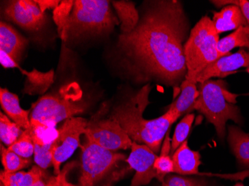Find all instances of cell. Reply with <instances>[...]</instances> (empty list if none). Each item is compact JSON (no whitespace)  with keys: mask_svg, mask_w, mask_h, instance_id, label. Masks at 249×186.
<instances>
[{"mask_svg":"<svg viewBox=\"0 0 249 186\" xmlns=\"http://www.w3.org/2000/svg\"><path fill=\"white\" fill-rule=\"evenodd\" d=\"M0 64L5 68H17L18 63L12 59L5 51L0 50Z\"/></svg>","mask_w":249,"mask_h":186,"instance_id":"cell-34","label":"cell"},{"mask_svg":"<svg viewBox=\"0 0 249 186\" xmlns=\"http://www.w3.org/2000/svg\"><path fill=\"white\" fill-rule=\"evenodd\" d=\"M101 112L88 121L85 135L89 140L109 151L131 148L133 141L117 121L109 117L103 118Z\"/></svg>","mask_w":249,"mask_h":186,"instance_id":"cell-8","label":"cell"},{"mask_svg":"<svg viewBox=\"0 0 249 186\" xmlns=\"http://www.w3.org/2000/svg\"><path fill=\"white\" fill-rule=\"evenodd\" d=\"M1 107L8 118L19 126L22 130L31 127L29 110H23L19 105V98L5 88L0 89Z\"/></svg>","mask_w":249,"mask_h":186,"instance_id":"cell-15","label":"cell"},{"mask_svg":"<svg viewBox=\"0 0 249 186\" xmlns=\"http://www.w3.org/2000/svg\"><path fill=\"white\" fill-rule=\"evenodd\" d=\"M0 186H4L3 185H2V183H1V185H0Z\"/></svg>","mask_w":249,"mask_h":186,"instance_id":"cell-40","label":"cell"},{"mask_svg":"<svg viewBox=\"0 0 249 186\" xmlns=\"http://www.w3.org/2000/svg\"><path fill=\"white\" fill-rule=\"evenodd\" d=\"M43 169L38 166H34L29 171H18L15 173L18 186H33L36 182L44 175Z\"/></svg>","mask_w":249,"mask_h":186,"instance_id":"cell-31","label":"cell"},{"mask_svg":"<svg viewBox=\"0 0 249 186\" xmlns=\"http://www.w3.org/2000/svg\"><path fill=\"white\" fill-rule=\"evenodd\" d=\"M246 72L249 74V67H248L247 69H246Z\"/></svg>","mask_w":249,"mask_h":186,"instance_id":"cell-39","label":"cell"},{"mask_svg":"<svg viewBox=\"0 0 249 186\" xmlns=\"http://www.w3.org/2000/svg\"><path fill=\"white\" fill-rule=\"evenodd\" d=\"M1 160L3 165L4 170L8 173H17L22 169L30 166L31 159L21 157L14 151L5 148L1 145Z\"/></svg>","mask_w":249,"mask_h":186,"instance_id":"cell-25","label":"cell"},{"mask_svg":"<svg viewBox=\"0 0 249 186\" xmlns=\"http://www.w3.org/2000/svg\"><path fill=\"white\" fill-rule=\"evenodd\" d=\"M69 169H64L62 172L55 177H50L47 182V186H76L67 180V172Z\"/></svg>","mask_w":249,"mask_h":186,"instance_id":"cell-32","label":"cell"},{"mask_svg":"<svg viewBox=\"0 0 249 186\" xmlns=\"http://www.w3.org/2000/svg\"><path fill=\"white\" fill-rule=\"evenodd\" d=\"M87 107L82 88L76 82H72L34 103L30 122L55 128L58 123L84 113Z\"/></svg>","mask_w":249,"mask_h":186,"instance_id":"cell-4","label":"cell"},{"mask_svg":"<svg viewBox=\"0 0 249 186\" xmlns=\"http://www.w3.org/2000/svg\"><path fill=\"white\" fill-rule=\"evenodd\" d=\"M0 179L1 183H2L4 186H18L15 173H8L5 170H2Z\"/></svg>","mask_w":249,"mask_h":186,"instance_id":"cell-33","label":"cell"},{"mask_svg":"<svg viewBox=\"0 0 249 186\" xmlns=\"http://www.w3.org/2000/svg\"><path fill=\"white\" fill-rule=\"evenodd\" d=\"M245 186L242 183H236V184H235L234 186Z\"/></svg>","mask_w":249,"mask_h":186,"instance_id":"cell-38","label":"cell"},{"mask_svg":"<svg viewBox=\"0 0 249 186\" xmlns=\"http://www.w3.org/2000/svg\"><path fill=\"white\" fill-rule=\"evenodd\" d=\"M161 186H210L203 178H192L180 175L166 176L161 183Z\"/></svg>","mask_w":249,"mask_h":186,"instance_id":"cell-30","label":"cell"},{"mask_svg":"<svg viewBox=\"0 0 249 186\" xmlns=\"http://www.w3.org/2000/svg\"><path fill=\"white\" fill-rule=\"evenodd\" d=\"M212 21L219 34L249 25L240 8L235 5L223 7L219 12H215Z\"/></svg>","mask_w":249,"mask_h":186,"instance_id":"cell-16","label":"cell"},{"mask_svg":"<svg viewBox=\"0 0 249 186\" xmlns=\"http://www.w3.org/2000/svg\"><path fill=\"white\" fill-rule=\"evenodd\" d=\"M88 120L81 117H72L64 121L58 129V137L53 142V161L56 175L61 173L63 162L69 159L78 146H80V137L85 134Z\"/></svg>","mask_w":249,"mask_h":186,"instance_id":"cell-9","label":"cell"},{"mask_svg":"<svg viewBox=\"0 0 249 186\" xmlns=\"http://www.w3.org/2000/svg\"><path fill=\"white\" fill-rule=\"evenodd\" d=\"M194 118L195 115L188 113L176 126V131L171 140V156L180 145L187 141Z\"/></svg>","mask_w":249,"mask_h":186,"instance_id":"cell-26","label":"cell"},{"mask_svg":"<svg viewBox=\"0 0 249 186\" xmlns=\"http://www.w3.org/2000/svg\"><path fill=\"white\" fill-rule=\"evenodd\" d=\"M82 149V175L79 186H96L120 161L123 153L109 151L87 138Z\"/></svg>","mask_w":249,"mask_h":186,"instance_id":"cell-7","label":"cell"},{"mask_svg":"<svg viewBox=\"0 0 249 186\" xmlns=\"http://www.w3.org/2000/svg\"><path fill=\"white\" fill-rule=\"evenodd\" d=\"M112 5L115 8L121 23L122 33L132 32L138 26L141 19L138 11L135 8V4L130 1H113Z\"/></svg>","mask_w":249,"mask_h":186,"instance_id":"cell-20","label":"cell"},{"mask_svg":"<svg viewBox=\"0 0 249 186\" xmlns=\"http://www.w3.org/2000/svg\"><path fill=\"white\" fill-rule=\"evenodd\" d=\"M4 15L6 19L29 31L39 30L46 22L45 13L36 0L11 1L4 9Z\"/></svg>","mask_w":249,"mask_h":186,"instance_id":"cell-10","label":"cell"},{"mask_svg":"<svg viewBox=\"0 0 249 186\" xmlns=\"http://www.w3.org/2000/svg\"><path fill=\"white\" fill-rule=\"evenodd\" d=\"M17 68L20 71L21 73L26 76L23 92L29 95L43 94L48 90L54 82V70L47 72H41L34 68L32 72L22 69L19 65Z\"/></svg>","mask_w":249,"mask_h":186,"instance_id":"cell-19","label":"cell"},{"mask_svg":"<svg viewBox=\"0 0 249 186\" xmlns=\"http://www.w3.org/2000/svg\"><path fill=\"white\" fill-rule=\"evenodd\" d=\"M27 130L33 142L42 145L53 143L58 135V130L41 124H31V127Z\"/></svg>","mask_w":249,"mask_h":186,"instance_id":"cell-27","label":"cell"},{"mask_svg":"<svg viewBox=\"0 0 249 186\" xmlns=\"http://www.w3.org/2000/svg\"><path fill=\"white\" fill-rule=\"evenodd\" d=\"M199 96L196 101L194 110L204 115L216 128L219 139L223 140L226 134V123L232 120L242 124L243 118L236 103V94L227 89L222 80H208L198 86Z\"/></svg>","mask_w":249,"mask_h":186,"instance_id":"cell-3","label":"cell"},{"mask_svg":"<svg viewBox=\"0 0 249 186\" xmlns=\"http://www.w3.org/2000/svg\"><path fill=\"white\" fill-rule=\"evenodd\" d=\"M228 141L239 166L249 170V134L236 126H229Z\"/></svg>","mask_w":249,"mask_h":186,"instance_id":"cell-17","label":"cell"},{"mask_svg":"<svg viewBox=\"0 0 249 186\" xmlns=\"http://www.w3.org/2000/svg\"><path fill=\"white\" fill-rule=\"evenodd\" d=\"M219 34L209 17L201 18L190 32L184 44L187 76L197 78L207 67L224 57L218 51Z\"/></svg>","mask_w":249,"mask_h":186,"instance_id":"cell-5","label":"cell"},{"mask_svg":"<svg viewBox=\"0 0 249 186\" xmlns=\"http://www.w3.org/2000/svg\"><path fill=\"white\" fill-rule=\"evenodd\" d=\"M196 78L186 75L180 85V95L178 99L172 103L169 108L174 109L180 116L188 114L194 110L196 101L199 96Z\"/></svg>","mask_w":249,"mask_h":186,"instance_id":"cell-18","label":"cell"},{"mask_svg":"<svg viewBox=\"0 0 249 186\" xmlns=\"http://www.w3.org/2000/svg\"><path fill=\"white\" fill-rule=\"evenodd\" d=\"M236 47L249 50V25L240 26L234 32L219 40L217 49L219 53L227 56Z\"/></svg>","mask_w":249,"mask_h":186,"instance_id":"cell-21","label":"cell"},{"mask_svg":"<svg viewBox=\"0 0 249 186\" xmlns=\"http://www.w3.org/2000/svg\"><path fill=\"white\" fill-rule=\"evenodd\" d=\"M150 91V85H145L135 96L117 106L110 117L120 124L133 142L147 145L157 153L169 127L180 116L174 109L169 108L159 118L145 119L143 113L149 105Z\"/></svg>","mask_w":249,"mask_h":186,"instance_id":"cell-2","label":"cell"},{"mask_svg":"<svg viewBox=\"0 0 249 186\" xmlns=\"http://www.w3.org/2000/svg\"><path fill=\"white\" fill-rule=\"evenodd\" d=\"M155 168L158 181L162 182L170 173H174V163L171 156V139L169 138V131L166 134L160 156L155 159Z\"/></svg>","mask_w":249,"mask_h":186,"instance_id":"cell-22","label":"cell"},{"mask_svg":"<svg viewBox=\"0 0 249 186\" xmlns=\"http://www.w3.org/2000/svg\"><path fill=\"white\" fill-rule=\"evenodd\" d=\"M8 148L21 157L30 159L35 153V145L29 130H25L18 140Z\"/></svg>","mask_w":249,"mask_h":186,"instance_id":"cell-28","label":"cell"},{"mask_svg":"<svg viewBox=\"0 0 249 186\" xmlns=\"http://www.w3.org/2000/svg\"><path fill=\"white\" fill-rule=\"evenodd\" d=\"M187 21L178 1H158L145 10L138 26L121 33L117 47L137 79L176 85L187 73L184 39Z\"/></svg>","mask_w":249,"mask_h":186,"instance_id":"cell-1","label":"cell"},{"mask_svg":"<svg viewBox=\"0 0 249 186\" xmlns=\"http://www.w3.org/2000/svg\"><path fill=\"white\" fill-rule=\"evenodd\" d=\"M24 130L13 121H11L6 115L0 113V138L1 142L7 147L13 145Z\"/></svg>","mask_w":249,"mask_h":186,"instance_id":"cell-24","label":"cell"},{"mask_svg":"<svg viewBox=\"0 0 249 186\" xmlns=\"http://www.w3.org/2000/svg\"><path fill=\"white\" fill-rule=\"evenodd\" d=\"M106 0H76L70 19L69 38L108 33L120 24Z\"/></svg>","mask_w":249,"mask_h":186,"instance_id":"cell-6","label":"cell"},{"mask_svg":"<svg viewBox=\"0 0 249 186\" xmlns=\"http://www.w3.org/2000/svg\"><path fill=\"white\" fill-rule=\"evenodd\" d=\"M74 1L64 0L53 10V19L58 27V34L64 42L69 39V26Z\"/></svg>","mask_w":249,"mask_h":186,"instance_id":"cell-23","label":"cell"},{"mask_svg":"<svg viewBox=\"0 0 249 186\" xmlns=\"http://www.w3.org/2000/svg\"><path fill=\"white\" fill-rule=\"evenodd\" d=\"M48 180H46V173L38 179L33 186H47Z\"/></svg>","mask_w":249,"mask_h":186,"instance_id":"cell-37","label":"cell"},{"mask_svg":"<svg viewBox=\"0 0 249 186\" xmlns=\"http://www.w3.org/2000/svg\"><path fill=\"white\" fill-rule=\"evenodd\" d=\"M157 157L156 153L147 145L133 142L131 153L127 159L130 169L135 170L131 186H145L154 178H157L155 168Z\"/></svg>","mask_w":249,"mask_h":186,"instance_id":"cell-11","label":"cell"},{"mask_svg":"<svg viewBox=\"0 0 249 186\" xmlns=\"http://www.w3.org/2000/svg\"><path fill=\"white\" fill-rule=\"evenodd\" d=\"M36 2L38 4L39 7L43 13H45V11L47 9L54 10L61 3V1H58V0H36Z\"/></svg>","mask_w":249,"mask_h":186,"instance_id":"cell-35","label":"cell"},{"mask_svg":"<svg viewBox=\"0 0 249 186\" xmlns=\"http://www.w3.org/2000/svg\"><path fill=\"white\" fill-rule=\"evenodd\" d=\"M243 67H249V50L240 48L237 52L220 57L207 67L198 74L197 82L201 84L214 77H225Z\"/></svg>","mask_w":249,"mask_h":186,"instance_id":"cell-12","label":"cell"},{"mask_svg":"<svg viewBox=\"0 0 249 186\" xmlns=\"http://www.w3.org/2000/svg\"><path fill=\"white\" fill-rule=\"evenodd\" d=\"M28 40L4 21L0 23V50L5 51L17 63L20 61Z\"/></svg>","mask_w":249,"mask_h":186,"instance_id":"cell-14","label":"cell"},{"mask_svg":"<svg viewBox=\"0 0 249 186\" xmlns=\"http://www.w3.org/2000/svg\"><path fill=\"white\" fill-rule=\"evenodd\" d=\"M35 145V162L40 169L46 170L53 166V143L48 145L36 143Z\"/></svg>","mask_w":249,"mask_h":186,"instance_id":"cell-29","label":"cell"},{"mask_svg":"<svg viewBox=\"0 0 249 186\" xmlns=\"http://www.w3.org/2000/svg\"><path fill=\"white\" fill-rule=\"evenodd\" d=\"M174 163V173L179 175L214 176L211 173H200L198 169L201 164V154L188 147L187 141L180 145L172 155Z\"/></svg>","mask_w":249,"mask_h":186,"instance_id":"cell-13","label":"cell"},{"mask_svg":"<svg viewBox=\"0 0 249 186\" xmlns=\"http://www.w3.org/2000/svg\"><path fill=\"white\" fill-rule=\"evenodd\" d=\"M237 6L241 10L243 16L249 24V1L247 0H239Z\"/></svg>","mask_w":249,"mask_h":186,"instance_id":"cell-36","label":"cell"}]
</instances>
